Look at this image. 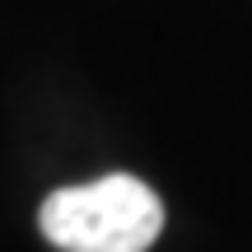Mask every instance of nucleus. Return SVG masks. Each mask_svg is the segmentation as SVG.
Wrapping results in <instances>:
<instances>
[{
    "label": "nucleus",
    "mask_w": 252,
    "mask_h": 252,
    "mask_svg": "<svg viewBox=\"0 0 252 252\" xmlns=\"http://www.w3.org/2000/svg\"><path fill=\"white\" fill-rule=\"evenodd\" d=\"M37 224L61 252H145L163 229V201L131 173H108L52 191Z\"/></svg>",
    "instance_id": "1"
}]
</instances>
